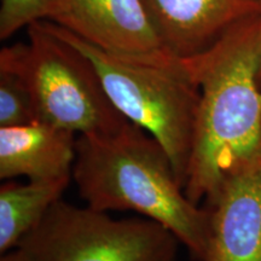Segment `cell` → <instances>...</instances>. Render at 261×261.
Segmentation results:
<instances>
[{
  "instance_id": "1",
  "label": "cell",
  "mask_w": 261,
  "mask_h": 261,
  "mask_svg": "<svg viewBox=\"0 0 261 261\" xmlns=\"http://www.w3.org/2000/svg\"><path fill=\"white\" fill-rule=\"evenodd\" d=\"M257 16L184 58L201 92L184 188L196 204L210 198L228 175L261 160Z\"/></svg>"
},
{
  "instance_id": "2",
  "label": "cell",
  "mask_w": 261,
  "mask_h": 261,
  "mask_svg": "<svg viewBox=\"0 0 261 261\" xmlns=\"http://www.w3.org/2000/svg\"><path fill=\"white\" fill-rule=\"evenodd\" d=\"M71 178L81 200L102 212L130 211L161 224L202 261L210 215L185 195L165 148L136 123L115 132L80 135Z\"/></svg>"
},
{
  "instance_id": "3",
  "label": "cell",
  "mask_w": 261,
  "mask_h": 261,
  "mask_svg": "<svg viewBox=\"0 0 261 261\" xmlns=\"http://www.w3.org/2000/svg\"><path fill=\"white\" fill-rule=\"evenodd\" d=\"M47 23L90 58L116 109L159 140L185 188L201 92L184 58L174 55L150 58L117 56L54 22Z\"/></svg>"
},
{
  "instance_id": "4",
  "label": "cell",
  "mask_w": 261,
  "mask_h": 261,
  "mask_svg": "<svg viewBox=\"0 0 261 261\" xmlns=\"http://www.w3.org/2000/svg\"><path fill=\"white\" fill-rule=\"evenodd\" d=\"M27 29V44L4 47L0 58L24 77L38 121L79 136L115 132L128 121L110 100L84 52L52 31L46 19Z\"/></svg>"
},
{
  "instance_id": "5",
  "label": "cell",
  "mask_w": 261,
  "mask_h": 261,
  "mask_svg": "<svg viewBox=\"0 0 261 261\" xmlns=\"http://www.w3.org/2000/svg\"><path fill=\"white\" fill-rule=\"evenodd\" d=\"M179 243L148 218L114 219L61 198L17 248L25 261H175Z\"/></svg>"
},
{
  "instance_id": "6",
  "label": "cell",
  "mask_w": 261,
  "mask_h": 261,
  "mask_svg": "<svg viewBox=\"0 0 261 261\" xmlns=\"http://www.w3.org/2000/svg\"><path fill=\"white\" fill-rule=\"evenodd\" d=\"M47 21L117 56L173 55L162 44L142 0H61Z\"/></svg>"
},
{
  "instance_id": "7",
  "label": "cell",
  "mask_w": 261,
  "mask_h": 261,
  "mask_svg": "<svg viewBox=\"0 0 261 261\" xmlns=\"http://www.w3.org/2000/svg\"><path fill=\"white\" fill-rule=\"evenodd\" d=\"M202 205L210 215L202 261H261V160L228 175Z\"/></svg>"
},
{
  "instance_id": "8",
  "label": "cell",
  "mask_w": 261,
  "mask_h": 261,
  "mask_svg": "<svg viewBox=\"0 0 261 261\" xmlns=\"http://www.w3.org/2000/svg\"><path fill=\"white\" fill-rule=\"evenodd\" d=\"M165 47L177 57L201 54L259 15L257 0H142Z\"/></svg>"
},
{
  "instance_id": "9",
  "label": "cell",
  "mask_w": 261,
  "mask_h": 261,
  "mask_svg": "<svg viewBox=\"0 0 261 261\" xmlns=\"http://www.w3.org/2000/svg\"><path fill=\"white\" fill-rule=\"evenodd\" d=\"M76 133L42 121L0 127V178L31 181L71 179Z\"/></svg>"
},
{
  "instance_id": "10",
  "label": "cell",
  "mask_w": 261,
  "mask_h": 261,
  "mask_svg": "<svg viewBox=\"0 0 261 261\" xmlns=\"http://www.w3.org/2000/svg\"><path fill=\"white\" fill-rule=\"evenodd\" d=\"M71 179L31 181L19 184L8 181L0 188V253L18 247L32 232L50 208L68 188Z\"/></svg>"
},
{
  "instance_id": "11",
  "label": "cell",
  "mask_w": 261,
  "mask_h": 261,
  "mask_svg": "<svg viewBox=\"0 0 261 261\" xmlns=\"http://www.w3.org/2000/svg\"><path fill=\"white\" fill-rule=\"evenodd\" d=\"M37 121L34 103L22 74L0 58V127Z\"/></svg>"
},
{
  "instance_id": "12",
  "label": "cell",
  "mask_w": 261,
  "mask_h": 261,
  "mask_svg": "<svg viewBox=\"0 0 261 261\" xmlns=\"http://www.w3.org/2000/svg\"><path fill=\"white\" fill-rule=\"evenodd\" d=\"M61 0H2L0 39L5 40L23 27L50 19Z\"/></svg>"
},
{
  "instance_id": "13",
  "label": "cell",
  "mask_w": 261,
  "mask_h": 261,
  "mask_svg": "<svg viewBox=\"0 0 261 261\" xmlns=\"http://www.w3.org/2000/svg\"><path fill=\"white\" fill-rule=\"evenodd\" d=\"M0 261H25L23 253L16 248L14 250H10V252L2 254V257H0Z\"/></svg>"
},
{
  "instance_id": "14",
  "label": "cell",
  "mask_w": 261,
  "mask_h": 261,
  "mask_svg": "<svg viewBox=\"0 0 261 261\" xmlns=\"http://www.w3.org/2000/svg\"><path fill=\"white\" fill-rule=\"evenodd\" d=\"M259 2V16H257V29H259V47H260V60H261V0ZM260 84H261V64H260Z\"/></svg>"
}]
</instances>
